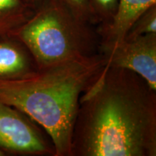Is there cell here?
I'll return each mask as SVG.
<instances>
[{"label": "cell", "mask_w": 156, "mask_h": 156, "mask_svg": "<svg viewBox=\"0 0 156 156\" xmlns=\"http://www.w3.org/2000/svg\"><path fill=\"white\" fill-rule=\"evenodd\" d=\"M156 90L131 70L106 66L82 95L70 156H155Z\"/></svg>", "instance_id": "obj_1"}, {"label": "cell", "mask_w": 156, "mask_h": 156, "mask_svg": "<svg viewBox=\"0 0 156 156\" xmlns=\"http://www.w3.org/2000/svg\"><path fill=\"white\" fill-rule=\"evenodd\" d=\"M106 66L99 52L38 68L23 79L0 80V101L25 113L47 132L55 156H70L82 95Z\"/></svg>", "instance_id": "obj_2"}, {"label": "cell", "mask_w": 156, "mask_h": 156, "mask_svg": "<svg viewBox=\"0 0 156 156\" xmlns=\"http://www.w3.org/2000/svg\"><path fill=\"white\" fill-rule=\"evenodd\" d=\"M9 36L28 48L38 68L99 53L96 27L77 19L59 0H44Z\"/></svg>", "instance_id": "obj_3"}, {"label": "cell", "mask_w": 156, "mask_h": 156, "mask_svg": "<svg viewBox=\"0 0 156 156\" xmlns=\"http://www.w3.org/2000/svg\"><path fill=\"white\" fill-rule=\"evenodd\" d=\"M0 150L5 153L55 156L47 132L25 113L1 101Z\"/></svg>", "instance_id": "obj_4"}, {"label": "cell", "mask_w": 156, "mask_h": 156, "mask_svg": "<svg viewBox=\"0 0 156 156\" xmlns=\"http://www.w3.org/2000/svg\"><path fill=\"white\" fill-rule=\"evenodd\" d=\"M102 54L108 67L131 70L156 90V34L125 36L114 48Z\"/></svg>", "instance_id": "obj_5"}, {"label": "cell", "mask_w": 156, "mask_h": 156, "mask_svg": "<svg viewBox=\"0 0 156 156\" xmlns=\"http://www.w3.org/2000/svg\"><path fill=\"white\" fill-rule=\"evenodd\" d=\"M156 5V0H119L118 10L112 22L96 27L100 38L99 52L105 54L124 38L134 21L144 12Z\"/></svg>", "instance_id": "obj_6"}, {"label": "cell", "mask_w": 156, "mask_h": 156, "mask_svg": "<svg viewBox=\"0 0 156 156\" xmlns=\"http://www.w3.org/2000/svg\"><path fill=\"white\" fill-rule=\"evenodd\" d=\"M37 69L34 57L22 43L12 36L0 38V80L23 79Z\"/></svg>", "instance_id": "obj_7"}, {"label": "cell", "mask_w": 156, "mask_h": 156, "mask_svg": "<svg viewBox=\"0 0 156 156\" xmlns=\"http://www.w3.org/2000/svg\"><path fill=\"white\" fill-rule=\"evenodd\" d=\"M25 0H0V38L9 36L34 15Z\"/></svg>", "instance_id": "obj_8"}, {"label": "cell", "mask_w": 156, "mask_h": 156, "mask_svg": "<svg viewBox=\"0 0 156 156\" xmlns=\"http://www.w3.org/2000/svg\"><path fill=\"white\" fill-rule=\"evenodd\" d=\"M91 10L96 21V27L109 24L116 15L119 0H89Z\"/></svg>", "instance_id": "obj_9"}, {"label": "cell", "mask_w": 156, "mask_h": 156, "mask_svg": "<svg viewBox=\"0 0 156 156\" xmlns=\"http://www.w3.org/2000/svg\"><path fill=\"white\" fill-rule=\"evenodd\" d=\"M156 34V5L149 7L134 21L125 36Z\"/></svg>", "instance_id": "obj_10"}, {"label": "cell", "mask_w": 156, "mask_h": 156, "mask_svg": "<svg viewBox=\"0 0 156 156\" xmlns=\"http://www.w3.org/2000/svg\"><path fill=\"white\" fill-rule=\"evenodd\" d=\"M74 16L84 23L96 27L89 0H59Z\"/></svg>", "instance_id": "obj_11"}, {"label": "cell", "mask_w": 156, "mask_h": 156, "mask_svg": "<svg viewBox=\"0 0 156 156\" xmlns=\"http://www.w3.org/2000/svg\"><path fill=\"white\" fill-rule=\"evenodd\" d=\"M25 1L29 4L34 9H36L37 7L40 6L44 0H25Z\"/></svg>", "instance_id": "obj_12"}, {"label": "cell", "mask_w": 156, "mask_h": 156, "mask_svg": "<svg viewBox=\"0 0 156 156\" xmlns=\"http://www.w3.org/2000/svg\"><path fill=\"white\" fill-rule=\"evenodd\" d=\"M4 155H5V153H4L2 151H1V150H0V156H4Z\"/></svg>", "instance_id": "obj_13"}]
</instances>
